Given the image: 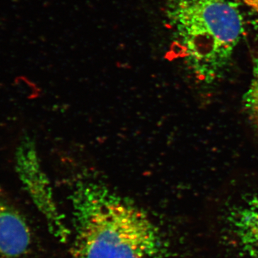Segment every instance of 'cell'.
<instances>
[{"label": "cell", "instance_id": "1", "mask_svg": "<svg viewBox=\"0 0 258 258\" xmlns=\"http://www.w3.org/2000/svg\"><path fill=\"white\" fill-rule=\"evenodd\" d=\"M72 203L75 258H162L159 230L133 202L103 185L80 183Z\"/></svg>", "mask_w": 258, "mask_h": 258}, {"label": "cell", "instance_id": "2", "mask_svg": "<svg viewBox=\"0 0 258 258\" xmlns=\"http://www.w3.org/2000/svg\"><path fill=\"white\" fill-rule=\"evenodd\" d=\"M178 55L198 79H218L230 64L244 34L235 0H169Z\"/></svg>", "mask_w": 258, "mask_h": 258}, {"label": "cell", "instance_id": "3", "mask_svg": "<svg viewBox=\"0 0 258 258\" xmlns=\"http://www.w3.org/2000/svg\"><path fill=\"white\" fill-rule=\"evenodd\" d=\"M17 172L39 211L45 217L51 232L60 240H66L69 231L56 206L52 187L42 169L33 140L23 137L15 154Z\"/></svg>", "mask_w": 258, "mask_h": 258}, {"label": "cell", "instance_id": "4", "mask_svg": "<svg viewBox=\"0 0 258 258\" xmlns=\"http://www.w3.org/2000/svg\"><path fill=\"white\" fill-rule=\"evenodd\" d=\"M31 234L21 215L0 201V258H14L28 251Z\"/></svg>", "mask_w": 258, "mask_h": 258}, {"label": "cell", "instance_id": "5", "mask_svg": "<svg viewBox=\"0 0 258 258\" xmlns=\"http://www.w3.org/2000/svg\"><path fill=\"white\" fill-rule=\"evenodd\" d=\"M235 230L247 258H258V195L244 204L235 217Z\"/></svg>", "mask_w": 258, "mask_h": 258}, {"label": "cell", "instance_id": "6", "mask_svg": "<svg viewBox=\"0 0 258 258\" xmlns=\"http://www.w3.org/2000/svg\"><path fill=\"white\" fill-rule=\"evenodd\" d=\"M244 104L251 120L258 128V55L254 59L252 79L244 97Z\"/></svg>", "mask_w": 258, "mask_h": 258}, {"label": "cell", "instance_id": "7", "mask_svg": "<svg viewBox=\"0 0 258 258\" xmlns=\"http://www.w3.org/2000/svg\"><path fill=\"white\" fill-rule=\"evenodd\" d=\"M240 2L249 10L258 24V0H240Z\"/></svg>", "mask_w": 258, "mask_h": 258}]
</instances>
